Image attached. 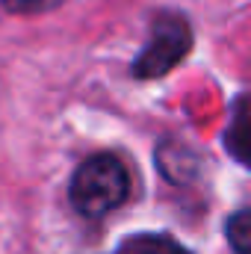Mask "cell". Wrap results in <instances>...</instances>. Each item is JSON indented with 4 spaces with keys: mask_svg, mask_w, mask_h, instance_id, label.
<instances>
[{
    "mask_svg": "<svg viewBox=\"0 0 251 254\" xmlns=\"http://www.w3.org/2000/svg\"><path fill=\"white\" fill-rule=\"evenodd\" d=\"M228 243L237 254H251V210H240L225 225Z\"/></svg>",
    "mask_w": 251,
    "mask_h": 254,
    "instance_id": "5b68a950",
    "label": "cell"
},
{
    "mask_svg": "<svg viewBox=\"0 0 251 254\" xmlns=\"http://www.w3.org/2000/svg\"><path fill=\"white\" fill-rule=\"evenodd\" d=\"M6 12L15 15H39V12H51L57 6H63L65 0H0Z\"/></svg>",
    "mask_w": 251,
    "mask_h": 254,
    "instance_id": "8992f818",
    "label": "cell"
},
{
    "mask_svg": "<svg viewBox=\"0 0 251 254\" xmlns=\"http://www.w3.org/2000/svg\"><path fill=\"white\" fill-rule=\"evenodd\" d=\"M189 51H192L189 21L178 12H163V15H157V21L151 27L148 45L133 60V77L136 80H157V77L169 74Z\"/></svg>",
    "mask_w": 251,
    "mask_h": 254,
    "instance_id": "7a4b0ae2",
    "label": "cell"
},
{
    "mask_svg": "<svg viewBox=\"0 0 251 254\" xmlns=\"http://www.w3.org/2000/svg\"><path fill=\"white\" fill-rule=\"evenodd\" d=\"M113 254H192V252L184 249L178 240L166 237V234H136V237H127Z\"/></svg>",
    "mask_w": 251,
    "mask_h": 254,
    "instance_id": "277c9868",
    "label": "cell"
},
{
    "mask_svg": "<svg viewBox=\"0 0 251 254\" xmlns=\"http://www.w3.org/2000/svg\"><path fill=\"white\" fill-rule=\"evenodd\" d=\"M225 148L237 163L251 169V95H243L234 104L231 125L225 130Z\"/></svg>",
    "mask_w": 251,
    "mask_h": 254,
    "instance_id": "3957f363",
    "label": "cell"
},
{
    "mask_svg": "<svg viewBox=\"0 0 251 254\" xmlns=\"http://www.w3.org/2000/svg\"><path fill=\"white\" fill-rule=\"evenodd\" d=\"M130 195V175L116 154H92L83 160L71 178V207L86 219H101L122 207Z\"/></svg>",
    "mask_w": 251,
    "mask_h": 254,
    "instance_id": "6da1fadb",
    "label": "cell"
}]
</instances>
